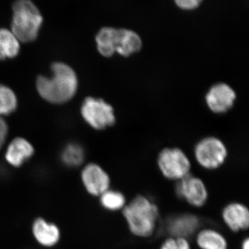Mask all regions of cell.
<instances>
[{"instance_id": "1", "label": "cell", "mask_w": 249, "mask_h": 249, "mask_svg": "<svg viewBox=\"0 0 249 249\" xmlns=\"http://www.w3.org/2000/svg\"><path fill=\"white\" fill-rule=\"evenodd\" d=\"M52 76H40L36 81L41 97L49 103L61 104L70 101L78 89L75 71L66 64L55 62L52 65Z\"/></svg>"}, {"instance_id": "2", "label": "cell", "mask_w": 249, "mask_h": 249, "mask_svg": "<svg viewBox=\"0 0 249 249\" xmlns=\"http://www.w3.org/2000/svg\"><path fill=\"white\" fill-rule=\"evenodd\" d=\"M129 232L136 237L147 238L156 231L160 209L147 196L139 195L127 203L122 211Z\"/></svg>"}, {"instance_id": "3", "label": "cell", "mask_w": 249, "mask_h": 249, "mask_svg": "<svg viewBox=\"0 0 249 249\" xmlns=\"http://www.w3.org/2000/svg\"><path fill=\"white\" fill-rule=\"evenodd\" d=\"M43 23L38 8L31 0H17L13 5L12 33L18 40L33 42L37 38Z\"/></svg>"}, {"instance_id": "4", "label": "cell", "mask_w": 249, "mask_h": 249, "mask_svg": "<svg viewBox=\"0 0 249 249\" xmlns=\"http://www.w3.org/2000/svg\"><path fill=\"white\" fill-rule=\"evenodd\" d=\"M159 169L167 179L178 181L191 174V163L186 154L178 148H165L159 155Z\"/></svg>"}, {"instance_id": "5", "label": "cell", "mask_w": 249, "mask_h": 249, "mask_svg": "<svg viewBox=\"0 0 249 249\" xmlns=\"http://www.w3.org/2000/svg\"><path fill=\"white\" fill-rule=\"evenodd\" d=\"M227 147L215 137L202 139L195 148L196 162L204 169L214 170L220 168L227 160Z\"/></svg>"}, {"instance_id": "6", "label": "cell", "mask_w": 249, "mask_h": 249, "mask_svg": "<svg viewBox=\"0 0 249 249\" xmlns=\"http://www.w3.org/2000/svg\"><path fill=\"white\" fill-rule=\"evenodd\" d=\"M81 114L91 127L98 130L110 127L116 122L112 106L101 98H87L82 105Z\"/></svg>"}, {"instance_id": "7", "label": "cell", "mask_w": 249, "mask_h": 249, "mask_svg": "<svg viewBox=\"0 0 249 249\" xmlns=\"http://www.w3.org/2000/svg\"><path fill=\"white\" fill-rule=\"evenodd\" d=\"M175 190L179 199L194 208L203 207L209 200V191L206 183L191 174L177 181Z\"/></svg>"}, {"instance_id": "8", "label": "cell", "mask_w": 249, "mask_h": 249, "mask_svg": "<svg viewBox=\"0 0 249 249\" xmlns=\"http://www.w3.org/2000/svg\"><path fill=\"white\" fill-rule=\"evenodd\" d=\"M82 183L88 194L99 197L111 186V178L101 165L91 163L85 165L80 175Z\"/></svg>"}, {"instance_id": "9", "label": "cell", "mask_w": 249, "mask_h": 249, "mask_svg": "<svg viewBox=\"0 0 249 249\" xmlns=\"http://www.w3.org/2000/svg\"><path fill=\"white\" fill-rule=\"evenodd\" d=\"M235 99V91L225 83L214 85L206 96L208 107L216 114H223L231 109Z\"/></svg>"}, {"instance_id": "10", "label": "cell", "mask_w": 249, "mask_h": 249, "mask_svg": "<svg viewBox=\"0 0 249 249\" xmlns=\"http://www.w3.org/2000/svg\"><path fill=\"white\" fill-rule=\"evenodd\" d=\"M200 224V219L196 214L185 213L168 218L165 229L170 237L188 239L199 230Z\"/></svg>"}, {"instance_id": "11", "label": "cell", "mask_w": 249, "mask_h": 249, "mask_svg": "<svg viewBox=\"0 0 249 249\" xmlns=\"http://www.w3.org/2000/svg\"><path fill=\"white\" fill-rule=\"evenodd\" d=\"M222 218L224 224L232 232L247 230L249 227V210L238 201L229 203L223 208Z\"/></svg>"}, {"instance_id": "12", "label": "cell", "mask_w": 249, "mask_h": 249, "mask_svg": "<svg viewBox=\"0 0 249 249\" xmlns=\"http://www.w3.org/2000/svg\"><path fill=\"white\" fill-rule=\"evenodd\" d=\"M31 231L36 242L46 248L55 247L61 237V232L58 226L42 217H37L34 221Z\"/></svg>"}, {"instance_id": "13", "label": "cell", "mask_w": 249, "mask_h": 249, "mask_svg": "<svg viewBox=\"0 0 249 249\" xmlns=\"http://www.w3.org/2000/svg\"><path fill=\"white\" fill-rule=\"evenodd\" d=\"M34 154V148L30 142L23 138H16L8 147L5 159L11 166L19 168L30 160Z\"/></svg>"}, {"instance_id": "14", "label": "cell", "mask_w": 249, "mask_h": 249, "mask_svg": "<svg viewBox=\"0 0 249 249\" xmlns=\"http://www.w3.org/2000/svg\"><path fill=\"white\" fill-rule=\"evenodd\" d=\"M142 40L135 31L127 29H118L116 53L128 57L137 53L142 47Z\"/></svg>"}, {"instance_id": "15", "label": "cell", "mask_w": 249, "mask_h": 249, "mask_svg": "<svg viewBox=\"0 0 249 249\" xmlns=\"http://www.w3.org/2000/svg\"><path fill=\"white\" fill-rule=\"evenodd\" d=\"M196 235V245L200 249H229L227 239L216 229H199Z\"/></svg>"}, {"instance_id": "16", "label": "cell", "mask_w": 249, "mask_h": 249, "mask_svg": "<svg viewBox=\"0 0 249 249\" xmlns=\"http://www.w3.org/2000/svg\"><path fill=\"white\" fill-rule=\"evenodd\" d=\"M118 29L103 27L96 37V45L99 53L105 57H111L116 53Z\"/></svg>"}, {"instance_id": "17", "label": "cell", "mask_w": 249, "mask_h": 249, "mask_svg": "<svg viewBox=\"0 0 249 249\" xmlns=\"http://www.w3.org/2000/svg\"><path fill=\"white\" fill-rule=\"evenodd\" d=\"M60 160L67 168H75L83 164L85 153L83 146L77 142H70L62 149Z\"/></svg>"}, {"instance_id": "18", "label": "cell", "mask_w": 249, "mask_h": 249, "mask_svg": "<svg viewBox=\"0 0 249 249\" xmlns=\"http://www.w3.org/2000/svg\"><path fill=\"white\" fill-rule=\"evenodd\" d=\"M19 52V40L12 31L0 29V60L15 58Z\"/></svg>"}, {"instance_id": "19", "label": "cell", "mask_w": 249, "mask_h": 249, "mask_svg": "<svg viewBox=\"0 0 249 249\" xmlns=\"http://www.w3.org/2000/svg\"><path fill=\"white\" fill-rule=\"evenodd\" d=\"M99 201L103 209L111 212L123 211L127 203L124 193L111 188L99 196Z\"/></svg>"}, {"instance_id": "20", "label": "cell", "mask_w": 249, "mask_h": 249, "mask_svg": "<svg viewBox=\"0 0 249 249\" xmlns=\"http://www.w3.org/2000/svg\"><path fill=\"white\" fill-rule=\"evenodd\" d=\"M18 100L12 89L0 85V115H9L16 111Z\"/></svg>"}, {"instance_id": "21", "label": "cell", "mask_w": 249, "mask_h": 249, "mask_svg": "<svg viewBox=\"0 0 249 249\" xmlns=\"http://www.w3.org/2000/svg\"><path fill=\"white\" fill-rule=\"evenodd\" d=\"M160 249H192V248L188 239L170 236L162 242Z\"/></svg>"}, {"instance_id": "22", "label": "cell", "mask_w": 249, "mask_h": 249, "mask_svg": "<svg viewBox=\"0 0 249 249\" xmlns=\"http://www.w3.org/2000/svg\"><path fill=\"white\" fill-rule=\"evenodd\" d=\"M204 0H174L175 4L183 11H193L197 9Z\"/></svg>"}, {"instance_id": "23", "label": "cell", "mask_w": 249, "mask_h": 249, "mask_svg": "<svg viewBox=\"0 0 249 249\" xmlns=\"http://www.w3.org/2000/svg\"><path fill=\"white\" fill-rule=\"evenodd\" d=\"M8 134V125L6 121L0 117V149L4 145Z\"/></svg>"}, {"instance_id": "24", "label": "cell", "mask_w": 249, "mask_h": 249, "mask_svg": "<svg viewBox=\"0 0 249 249\" xmlns=\"http://www.w3.org/2000/svg\"><path fill=\"white\" fill-rule=\"evenodd\" d=\"M241 249H249V237H246L245 240L242 241V245H241Z\"/></svg>"}]
</instances>
